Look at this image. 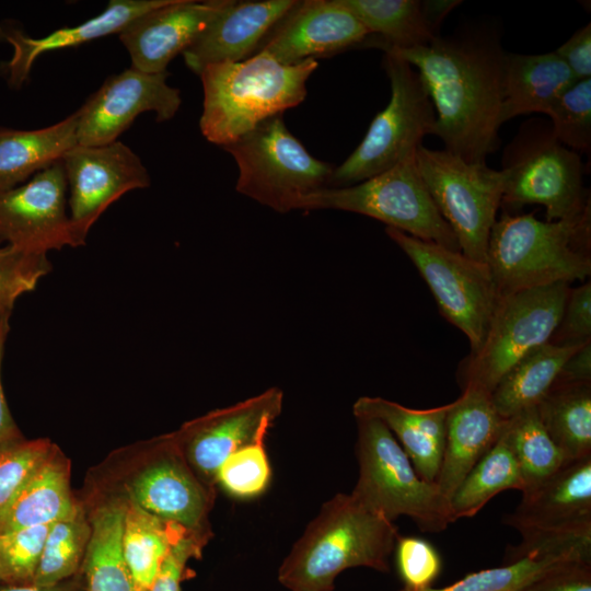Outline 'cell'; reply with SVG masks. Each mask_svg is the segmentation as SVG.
<instances>
[{
    "label": "cell",
    "instance_id": "cell-7",
    "mask_svg": "<svg viewBox=\"0 0 591 591\" xmlns=\"http://www.w3.org/2000/svg\"><path fill=\"white\" fill-rule=\"evenodd\" d=\"M501 206L541 205L546 221L575 218L590 208L579 153L561 144L546 120L524 123L503 152Z\"/></svg>",
    "mask_w": 591,
    "mask_h": 591
},
{
    "label": "cell",
    "instance_id": "cell-27",
    "mask_svg": "<svg viewBox=\"0 0 591 591\" xmlns=\"http://www.w3.org/2000/svg\"><path fill=\"white\" fill-rule=\"evenodd\" d=\"M126 501L112 499L93 513L81 567L85 591H140L123 552Z\"/></svg>",
    "mask_w": 591,
    "mask_h": 591
},
{
    "label": "cell",
    "instance_id": "cell-38",
    "mask_svg": "<svg viewBox=\"0 0 591 591\" xmlns=\"http://www.w3.org/2000/svg\"><path fill=\"white\" fill-rule=\"evenodd\" d=\"M271 470L264 442L241 448L231 453L220 465L216 485L239 499H250L263 494L270 483Z\"/></svg>",
    "mask_w": 591,
    "mask_h": 591
},
{
    "label": "cell",
    "instance_id": "cell-20",
    "mask_svg": "<svg viewBox=\"0 0 591 591\" xmlns=\"http://www.w3.org/2000/svg\"><path fill=\"white\" fill-rule=\"evenodd\" d=\"M228 0H167L129 22L119 33L131 67L146 73L166 72L167 65L193 44Z\"/></svg>",
    "mask_w": 591,
    "mask_h": 591
},
{
    "label": "cell",
    "instance_id": "cell-21",
    "mask_svg": "<svg viewBox=\"0 0 591 591\" xmlns=\"http://www.w3.org/2000/svg\"><path fill=\"white\" fill-rule=\"evenodd\" d=\"M294 0H228L199 36L183 51L184 61L197 76L209 65L242 61L253 56Z\"/></svg>",
    "mask_w": 591,
    "mask_h": 591
},
{
    "label": "cell",
    "instance_id": "cell-48",
    "mask_svg": "<svg viewBox=\"0 0 591 591\" xmlns=\"http://www.w3.org/2000/svg\"><path fill=\"white\" fill-rule=\"evenodd\" d=\"M10 315L11 314H4L0 316V447L20 438L18 428L9 410L1 383V366L4 345L10 329Z\"/></svg>",
    "mask_w": 591,
    "mask_h": 591
},
{
    "label": "cell",
    "instance_id": "cell-45",
    "mask_svg": "<svg viewBox=\"0 0 591 591\" xmlns=\"http://www.w3.org/2000/svg\"><path fill=\"white\" fill-rule=\"evenodd\" d=\"M521 591H591V560L564 563Z\"/></svg>",
    "mask_w": 591,
    "mask_h": 591
},
{
    "label": "cell",
    "instance_id": "cell-13",
    "mask_svg": "<svg viewBox=\"0 0 591 591\" xmlns=\"http://www.w3.org/2000/svg\"><path fill=\"white\" fill-rule=\"evenodd\" d=\"M428 285L442 316L468 339L471 352L484 341L499 299L487 263L460 251L385 228Z\"/></svg>",
    "mask_w": 591,
    "mask_h": 591
},
{
    "label": "cell",
    "instance_id": "cell-24",
    "mask_svg": "<svg viewBox=\"0 0 591 591\" xmlns=\"http://www.w3.org/2000/svg\"><path fill=\"white\" fill-rule=\"evenodd\" d=\"M166 2L167 0H112L99 15L72 27L56 30L40 38L28 37L15 28L3 30L2 37L13 47L12 58L5 65L10 85L20 88L42 54L118 34L134 19Z\"/></svg>",
    "mask_w": 591,
    "mask_h": 591
},
{
    "label": "cell",
    "instance_id": "cell-22",
    "mask_svg": "<svg viewBox=\"0 0 591 591\" xmlns=\"http://www.w3.org/2000/svg\"><path fill=\"white\" fill-rule=\"evenodd\" d=\"M507 420L495 409L490 394L480 390L463 389L461 396L450 403L444 450L434 482L449 499L499 440Z\"/></svg>",
    "mask_w": 591,
    "mask_h": 591
},
{
    "label": "cell",
    "instance_id": "cell-36",
    "mask_svg": "<svg viewBox=\"0 0 591 591\" xmlns=\"http://www.w3.org/2000/svg\"><path fill=\"white\" fill-rule=\"evenodd\" d=\"M571 560H591V556L575 552L532 553L499 567L468 573L443 588L413 590L403 587L398 591H521L545 572Z\"/></svg>",
    "mask_w": 591,
    "mask_h": 591
},
{
    "label": "cell",
    "instance_id": "cell-26",
    "mask_svg": "<svg viewBox=\"0 0 591 591\" xmlns=\"http://www.w3.org/2000/svg\"><path fill=\"white\" fill-rule=\"evenodd\" d=\"M78 113L36 130L0 127V193L60 161L78 144Z\"/></svg>",
    "mask_w": 591,
    "mask_h": 591
},
{
    "label": "cell",
    "instance_id": "cell-23",
    "mask_svg": "<svg viewBox=\"0 0 591 591\" xmlns=\"http://www.w3.org/2000/svg\"><path fill=\"white\" fill-rule=\"evenodd\" d=\"M450 403L428 409H414L379 397L362 396L352 405L355 417L382 421L409 457L417 474L434 483L445 442V424Z\"/></svg>",
    "mask_w": 591,
    "mask_h": 591
},
{
    "label": "cell",
    "instance_id": "cell-29",
    "mask_svg": "<svg viewBox=\"0 0 591 591\" xmlns=\"http://www.w3.org/2000/svg\"><path fill=\"white\" fill-rule=\"evenodd\" d=\"M581 346L547 343L524 356L500 379L490 394L497 413L509 419L536 407L554 385L566 360Z\"/></svg>",
    "mask_w": 591,
    "mask_h": 591
},
{
    "label": "cell",
    "instance_id": "cell-44",
    "mask_svg": "<svg viewBox=\"0 0 591 591\" xmlns=\"http://www.w3.org/2000/svg\"><path fill=\"white\" fill-rule=\"evenodd\" d=\"M204 542L206 541L193 534L183 536L172 547L148 591H182L181 584L187 563L199 556Z\"/></svg>",
    "mask_w": 591,
    "mask_h": 591
},
{
    "label": "cell",
    "instance_id": "cell-4",
    "mask_svg": "<svg viewBox=\"0 0 591 591\" xmlns=\"http://www.w3.org/2000/svg\"><path fill=\"white\" fill-rule=\"evenodd\" d=\"M317 60L282 65L265 53L242 61L206 66L199 128L211 143L224 147L264 120L302 103Z\"/></svg>",
    "mask_w": 591,
    "mask_h": 591
},
{
    "label": "cell",
    "instance_id": "cell-37",
    "mask_svg": "<svg viewBox=\"0 0 591 591\" xmlns=\"http://www.w3.org/2000/svg\"><path fill=\"white\" fill-rule=\"evenodd\" d=\"M554 137L577 153L591 148V79L577 80L546 114Z\"/></svg>",
    "mask_w": 591,
    "mask_h": 591
},
{
    "label": "cell",
    "instance_id": "cell-40",
    "mask_svg": "<svg viewBox=\"0 0 591 591\" xmlns=\"http://www.w3.org/2000/svg\"><path fill=\"white\" fill-rule=\"evenodd\" d=\"M46 441L20 438L0 447V515L20 490L50 456Z\"/></svg>",
    "mask_w": 591,
    "mask_h": 591
},
{
    "label": "cell",
    "instance_id": "cell-25",
    "mask_svg": "<svg viewBox=\"0 0 591 591\" xmlns=\"http://www.w3.org/2000/svg\"><path fill=\"white\" fill-rule=\"evenodd\" d=\"M576 81L555 51L540 55L506 53L501 123L523 114L546 115Z\"/></svg>",
    "mask_w": 591,
    "mask_h": 591
},
{
    "label": "cell",
    "instance_id": "cell-32",
    "mask_svg": "<svg viewBox=\"0 0 591 591\" xmlns=\"http://www.w3.org/2000/svg\"><path fill=\"white\" fill-rule=\"evenodd\" d=\"M187 534L190 533L183 528L165 522L126 500L123 552L140 591L150 589L172 547Z\"/></svg>",
    "mask_w": 591,
    "mask_h": 591
},
{
    "label": "cell",
    "instance_id": "cell-18",
    "mask_svg": "<svg viewBox=\"0 0 591 591\" xmlns=\"http://www.w3.org/2000/svg\"><path fill=\"white\" fill-rule=\"evenodd\" d=\"M157 452L127 484L128 500L207 541L213 488L198 477L174 437Z\"/></svg>",
    "mask_w": 591,
    "mask_h": 591
},
{
    "label": "cell",
    "instance_id": "cell-47",
    "mask_svg": "<svg viewBox=\"0 0 591 591\" xmlns=\"http://www.w3.org/2000/svg\"><path fill=\"white\" fill-rule=\"evenodd\" d=\"M591 382V343L577 349L564 363L555 383Z\"/></svg>",
    "mask_w": 591,
    "mask_h": 591
},
{
    "label": "cell",
    "instance_id": "cell-16",
    "mask_svg": "<svg viewBox=\"0 0 591 591\" xmlns=\"http://www.w3.org/2000/svg\"><path fill=\"white\" fill-rule=\"evenodd\" d=\"M67 188L60 160L37 172L30 182L1 192L0 239L43 254L81 245L66 211Z\"/></svg>",
    "mask_w": 591,
    "mask_h": 591
},
{
    "label": "cell",
    "instance_id": "cell-1",
    "mask_svg": "<svg viewBox=\"0 0 591 591\" xmlns=\"http://www.w3.org/2000/svg\"><path fill=\"white\" fill-rule=\"evenodd\" d=\"M418 72L436 113L433 135L466 162H485L499 146L505 55L490 36H437L426 46L381 48Z\"/></svg>",
    "mask_w": 591,
    "mask_h": 591
},
{
    "label": "cell",
    "instance_id": "cell-8",
    "mask_svg": "<svg viewBox=\"0 0 591 591\" xmlns=\"http://www.w3.org/2000/svg\"><path fill=\"white\" fill-rule=\"evenodd\" d=\"M382 65L390 79V101L358 147L334 169L329 184L337 187L360 183L414 158L425 136L434 132V108L416 69L389 51Z\"/></svg>",
    "mask_w": 591,
    "mask_h": 591
},
{
    "label": "cell",
    "instance_id": "cell-11",
    "mask_svg": "<svg viewBox=\"0 0 591 591\" xmlns=\"http://www.w3.org/2000/svg\"><path fill=\"white\" fill-rule=\"evenodd\" d=\"M570 285L521 290L499 297L480 347L459 369V383L491 394L524 356L547 344L560 320Z\"/></svg>",
    "mask_w": 591,
    "mask_h": 591
},
{
    "label": "cell",
    "instance_id": "cell-41",
    "mask_svg": "<svg viewBox=\"0 0 591 591\" xmlns=\"http://www.w3.org/2000/svg\"><path fill=\"white\" fill-rule=\"evenodd\" d=\"M50 525L0 533V566L5 582L32 583Z\"/></svg>",
    "mask_w": 591,
    "mask_h": 591
},
{
    "label": "cell",
    "instance_id": "cell-9",
    "mask_svg": "<svg viewBox=\"0 0 591 591\" xmlns=\"http://www.w3.org/2000/svg\"><path fill=\"white\" fill-rule=\"evenodd\" d=\"M503 523L519 531L503 563L537 552L591 553V455L566 461L556 472L524 489Z\"/></svg>",
    "mask_w": 591,
    "mask_h": 591
},
{
    "label": "cell",
    "instance_id": "cell-50",
    "mask_svg": "<svg viewBox=\"0 0 591 591\" xmlns=\"http://www.w3.org/2000/svg\"><path fill=\"white\" fill-rule=\"evenodd\" d=\"M0 582H5V578H4L1 566H0Z\"/></svg>",
    "mask_w": 591,
    "mask_h": 591
},
{
    "label": "cell",
    "instance_id": "cell-42",
    "mask_svg": "<svg viewBox=\"0 0 591 591\" xmlns=\"http://www.w3.org/2000/svg\"><path fill=\"white\" fill-rule=\"evenodd\" d=\"M394 551L397 572L405 588L432 587L440 576L442 560L430 542L418 536L398 535Z\"/></svg>",
    "mask_w": 591,
    "mask_h": 591
},
{
    "label": "cell",
    "instance_id": "cell-35",
    "mask_svg": "<svg viewBox=\"0 0 591 591\" xmlns=\"http://www.w3.org/2000/svg\"><path fill=\"white\" fill-rule=\"evenodd\" d=\"M503 436L519 464L524 489L545 479L567 461L546 432L536 407L509 418Z\"/></svg>",
    "mask_w": 591,
    "mask_h": 591
},
{
    "label": "cell",
    "instance_id": "cell-28",
    "mask_svg": "<svg viewBox=\"0 0 591 591\" xmlns=\"http://www.w3.org/2000/svg\"><path fill=\"white\" fill-rule=\"evenodd\" d=\"M370 33L363 45L408 49L426 46L438 35L418 0H340Z\"/></svg>",
    "mask_w": 591,
    "mask_h": 591
},
{
    "label": "cell",
    "instance_id": "cell-19",
    "mask_svg": "<svg viewBox=\"0 0 591 591\" xmlns=\"http://www.w3.org/2000/svg\"><path fill=\"white\" fill-rule=\"evenodd\" d=\"M369 36L340 0L297 1L268 32L256 53H265L282 65H296L358 47Z\"/></svg>",
    "mask_w": 591,
    "mask_h": 591
},
{
    "label": "cell",
    "instance_id": "cell-17",
    "mask_svg": "<svg viewBox=\"0 0 591 591\" xmlns=\"http://www.w3.org/2000/svg\"><path fill=\"white\" fill-rule=\"evenodd\" d=\"M169 72L146 73L132 67L108 77L77 111L80 146L117 141L136 117L154 112L157 121L172 119L182 104L181 91L166 83Z\"/></svg>",
    "mask_w": 591,
    "mask_h": 591
},
{
    "label": "cell",
    "instance_id": "cell-31",
    "mask_svg": "<svg viewBox=\"0 0 591 591\" xmlns=\"http://www.w3.org/2000/svg\"><path fill=\"white\" fill-rule=\"evenodd\" d=\"M536 409L567 461L591 455V382L554 383Z\"/></svg>",
    "mask_w": 591,
    "mask_h": 591
},
{
    "label": "cell",
    "instance_id": "cell-49",
    "mask_svg": "<svg viewBox=\"0 0 591 591\" xmlns=\"http://www.w3.org/2000/svg\"><path fill=\"white\" fill-rule=\"evenodd\" d=\"M0 591H85L81 572L74 577L53 586H35L33 583L0 582Z\"/></svg>",
    "mask_w": 591,
    "mask_h": 591
},
{
    "label": "cell",
    "instance_id": "cell-5",
    "mask_svg": "<svg viewBox=\"0 0 591 591\" xmlns=\"http://www.w3.org/2000/svg\"><path fill=\"white\" fill-rule=\"evenodd\" d=\"M356 421L359 473L351 495L390 522L409 518L421 532L440 533L455 522L450 499L417 474L390 429L372 417Z\"/></svg>",
    "mask_w": 591,
    "mask_h": 591
},
{
    "label": "cell",
    "instance_id": "cell-46",
    "mask_svg": "<svg viewBox=\"0 0 591 591\" xmlns=\"http://www.w3.org/2000/svg\"><path fill=\"white\" fill-rule=\"evenodd\" d=\"M555 53L576 80L591 79V24L579 28Z\"/></svg>",
    "mask_w": 591,
    "mask_h": 591
},
{
    "label": "cell",
    "instance_id": "cell-12",
    "mask_svg": "<svg viewBox=\"0 0 591 591\" xmlns=\"http://www.w3.org/2000/svg\"><path fill=\"white\" fill-rule=\"evenodd\" d=\"M420 177L460 251L487 263L491 229L501 207L505 172L485 162H466L447 150L424 147L415 155Z\"/></svg>",
    "mask_w": 591,
    "mask_h": 591
},
{
    "label": "cell",
    "instance_id": "cell-30",
    "mask_svg": "<svg viewBox=\"0 0 591 591\" xmlns=\"http://www.w3.org/2000/svg\"><path fill=\"white\" fill-rule=\"evenodd\" d=\"M76 507L66 464L49 456L0 515V533L53 524Z\"/></svg>",
    "mask_w": 591,
    "mask_h": 591
},
{
    "label": "cell",
    "instance_id": "cell-14",
    "mask_svg": "<svg viewBox=\"0 0 591 591\" xmlns=\"http://www.w3.org/2000/svg\"><path fill=\"white\" fill-rule=\"evenodd\" d=\"M282 403V391L270 387L186 424L173 437L198 477L215 489L222 462L241 448L265 442Z\"/></svg>",
    "mask_w": 591,
    "mask_h": 591
},
{
    "label": "cell",
    "instance_id": "cell-34",
    "mask_svg": "<svg viewBox=\"0 0 591 591\" xmlns=\"http://www.w3.org/2000/svg\"><path fill=\"white\" fill-rule=\"evenodd\" d=\"M90 534V521L78 505L70 514L53 523L32 583L53 586L78 575Z\"/></svg>",
    "mask_w": 591,
    "mask_h": 591
},
{
    "label": "cell",
    "instance_id": "cell-39",
    "mask_svg": "<svg viewBox=\"0 0 591 591\" xmlns=\"http://www.w3.org/2000/svg\"><path fill=\"white\" fill-rule=\"evenodd\" d=\"M50 270L47 254L9 244L0 247V316L11 314L18 298L33 291Z\"/></svg>",
    "mask_w": 591,
    "mask_h": 591
},
{
    "label": "cell",
    "instance_id": "cell-10",
    "mask_svg": "<svg viewBox=\"0 0 591 591\" xmlns=\"http://www.w3.org/2000/svg\"><path fill=\"white\" fill-rule=\"evenodd\" d=\"M316 209L371 217L417 239L460 251L420 177L415 157L360 183L315 190L297 206V210Z\"/></svg>",
    "mask_w": 591,
    "mask_h": 591
},
{
    "label": "cell",
    "instance_id": "cell-2",
    "mask_svg": "<svg viewBox=\"0 0 591 591\" xmlns=\"http://www.w3.org/2000/svg\"><path fill=\"white\" fill-rule=\"evenodd\" d=\"M398 530L354 495L337 494L296 541L278 570L290 591H333L346 569L367 567L390 571Z\"/></svg>",
    "mask_w": 591,
    "mask_h": 591
},
{
    "label": "cell",
    "instance_id": "cell-3",
    "mask_svg": "<svg viewBox=\"0 0 591 591\" xmlns=\"http://www.w3.org/2000/svg\"><path fill=\"white\" fill-rule=\"evenodd\" d=\"M590 250L591 207L575 218L555 221L505 211L490 232L487 265L502 297L584 281L591 275Z\"/></svg>",
    "mask_w": 591,
    "mask_h": 591
},
{
    "label": "cell",
    "instance_id": "cell-43",
    "mask_svg": "<svg viewBox=\"0 0 591 591\" xmlns=\"http://www.w3.org/2000/svg\"><path fill=\"white\" fill-rule=\"evenodd\" d=\"M591 341V282L569 288L558 325L548 344L581 346Z\"/></svg>",
    "mask_w": 591,
    "mask_h": 591
},
{
    "label": "cell",
    "instance_id": "cell-6",
    "mask_svg": "<svg viewBox=\"0 0 591 591\" xmlns=\"http://www.w3.org/2000/svg\"><path fill=\"white\" fill-rule=\"evenodd\" d=\"M235 160V189L277 212L297 210L306 195L329 184L335 166L314 158L275 115L223 147Z\"/></svg>",
    "mask_w": 591,
    "mask_h": 591
},
{
    "label": "cell",
    "instance_id": "cell-33",
    "mask_svg": "<svg viewBox=\"0 0 591 591\" xmlns=\"http://www.w3.org/2000/svg\"><path fill=\"white\" fill-rule=\"evenodd\" d=\"M524 489L519 464L503 433L468 472L450 498L454 521L472 518L499 493Z\"/></svg>",
    "mask_w": 591,
    "mask_h": 591
},
{
    "label": "cell",
    "instance_id": "cell-15",
    "mask_svg": "<svg viewBox=\"0 0 591 591\" xmlns=\"http://www.w3.org/2000/svg\"><path fill=\"white\" fill-rule=\"evenodd\" d=\"M61 161L70 192L69 217L81 245L109 205L151 183L140 158L118 140L104 146L77 144Z\"/></svg>",
    "mask_w": 591,
    "mask_h": 591
}]
</instances>
